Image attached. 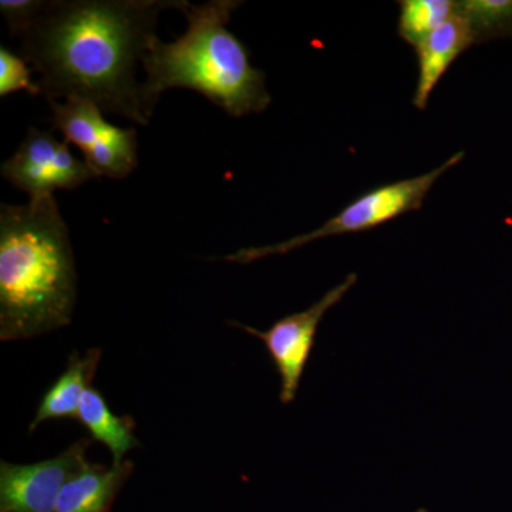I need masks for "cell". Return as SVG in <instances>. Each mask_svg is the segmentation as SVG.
<instances>
[{"label": "cell", "instance_id": "obj_11", "mask_svg": "<svg viewBox=\"0 0 512 512\" xmlns=\"http://www.w3.org/2000/svg\"><path fill=\"white\" fill-rule=\"evenodd\" d=\"M100 359V349L87 350L84 356L77 352L70 356L62 376L43 396L35 419L29 426L30 431H35L36 427L45 421L77 419L80 404L83 402L84 394L92 387Z\"/></svg>", "mask_w": 512, "mask_h": 512}, {"label": "cell", "instance_id": "obj_5", "mask_svg": "<svg viewBox=\"0 0 512 512\" xmlns=\"http://www.w3.org/2000/svg\"><path fill=\"white\" fill-rule=\"evenodd\" d=\"M52 123L64 141L82 151L84 161L99 177L123 180L138 164L137 131L114 126L92 101L50 100Z\"/></svg>", "mask_w": 512, "mask_h": 512}, {"label": "cell", "instance_id": "obj_15", "mask_svg": "<svg viewBox=\"0 0 512 512\" xmlns=\"http://www.w3.org/2000/svg\"><path fill=\"white\" fill-rule=\"evenodd\" d=\"M28 92L37 96L40 87L33 82L32 70L22 56L15 55L6 47H0V96L6 97L15 92Z\"/></svg>", "mask_w": 512, "mask_h": 512}, {"label": "cell", "instance_id": "obj_9", "mask_svg": "<svg viewBox=\"0 0 512 512\" xmlns=\"http://www.w3.org/2000/svg\"><path fill=\"white\" fill-rule=\"evenodd\" d=\"M473 45V33L466 18L458 12L457 2V12L414 47L419 69L416 92L413 96L416 109H426L431 94L451 64Z\"/></svg>", "mask_w": 512, "mask_h": 512}, {"label": "cell", "instance_id": "obj_16", "mask_svg": "<svg viewBox=\"0 0 512 512\" xmlns=\"http://www.w3.org/2000/svg\"><path fill=\"white\" fill-rule=\"evenodd\" d=\"M45 2L40 0H2L0 13L10 33L22 37L39 18Z\"/></svg>", "mask_w": 512, "mask_h": 512}, {"label": "cell", "instance_id": "obj_7", "mask_svg": "<svg viewBox=\"0 0 512 512\" xmlns=\"http://www.w3.org/2000/svg\"><path fill=\"white\" fill-rule=\"evenodd\" d=\"M2 177L30 200L55 197L59 190H76L97 178L86 161L49 131L30 127L16 153L2 164Z\"/></svg>", "mask_w": 512, "mask_h": 512}, {"label": "cell", "instance_id": "obj_8", "mask_svg": "<svg viewBox=\"0 0 512 512\" xmlns=\"http://www.w3.org/2000/svg\"><path fill=\"white\" fill-rule=\"evenodd\" d=\"M92 441H76L59 456L35 464H0L2 512H55L64 484L87 463Z\"/></svg>", "mask_w": 512, "mask_h": 512}, {"label": "cell", "instance_id": "obj_6", "mask_svg": "<svg viewBox=\"0 0 512 512\" xmlns=\"http://www.w3.org/2000/svg\"><path fill=\"white\" fill-rule=\"evenodd\" d=\"M356 282V274L346 276L345 281L330 289L322 299L313 303L311 308L276 320L268 330L254 329L238 322L232 323L264 342L268 355L274 362L279 379H281L279 400L282 404L295 402L303 372H305L309 357L315 348L316 333H318L323 316L333 306L342 302L346 293L356 285Z\"/></svg>", "mask_w": 512, "mask_h": 512}, {"label": "cell", "instance_id": "obj_12", "mask_svg": "<svg viewBox=\"0 0 512 512\" xmlns=\"http://www.w3.org/2000/svg\"><path fill=\"white\" fill-rule=\"evenodd\" d=\"M77 420L89 430L93 440L109 448L114 464L121 463L128 451L141 446L134 434V420L130 416L120 417L111 412L103 394L94 387L84 394Z\"/></svg>", "mask_w": 512, "mask_h": 512}, {"label": "cell", "instance_id": "obj_17", "mask_svg": "<svg viewBox=\"0 0 512 512\" xmlns=\"http://www.w3.org/2000/svg\"><path fill=\"white\" fill-rule=\"evenodd\" d=\"M417 512H426V511H424V510H420V511H417Z\"/></svg>", "mask_w": 512, "mask_h": 512}, {"label": "cell", "instance_id": "obj_2", "mask_svg": "<svg viewBox=\"0 0 512 512\" xmlns=\"http://www.w3.org/2000/svg\"><path fill=\"white\" fill-rule=\"evenodd\" d=\"M76 295L72 242L55 197L0 205V340L70 325Z\"/></svg>", "mask_w": 512, "mask_h": 512}, {"label": "cell", "instance_id": "obj_13", "mask_svg": "<svg viewBox=\"0 0 512 512\" xmlns=\"http://www.w3.org/2000/svg\"><path fill=\"white\" fill-rule=\"evenodd\" d=\"M399 6L397 32L413 47L457 12L456 0H400Z\"/></svg>", "mask_w": 512, "mask_h": 512}, {"label": "cell", "instance_id": "obj_3", "mask_svg": "<svg viewBox=\"0 0 512 512\" xmlns=\"http://www.w3.org/2000/svg\"><path fill=\"white\" fill-rule=\"evenodd\" d=\"M237 0H211L195 6L185 2L181 12L187 30L174 42L154 37L143 59L147 73L144 100L153 116L161 94L188 89L202 94L229 116L262 113L271 104L265 73L249 62V50L228 29Z\"/></svg>", "mask_w": 512, "mask_h": 512}, {"label": "cell", "instance_id": "obj_14", "mask_svg": "<svg viewBox=\"0 0 512 512\" xmlns=\"http://www.w3.org/2000/svg\"><path fill=\"white\" fill-rule=\"evenodd\" d=\"M458 12L470 26L474 45L512 37V0H458Z\"/></svg>", "mask_w": 512, "mask_h": 512}, {"label": "cell", "instance_id": "obj_4", "mask_svg": "<svg viewBox=\"0 0 512 512\" xmlns=\"http://www.w3.org/2000/svg\"><path fill=\"white\" fill-rule=\"evenodd\" d=\"M464 156H466L464 151H458L429 173L396 181V183L380 185V187L363 192L343 210H340L335 217L330 218L325 224L313 229L308 234L298 235V237L286 239L279 244L266 245V247L242 248L235 254L225 256L224 261L235 262V264H251L259 259L269 258V256L289 254V252L306 247L319 239L370 231V229L387 224V222L396 220L409 212L419 211L434 184L448 170L461 163Z\"/></svg>", "mask_w": 512, "mask_h": 512}, {"label": "cell", "instance_id": "obj_10", "mask_svg": "<svg viewBox=\"0 0 512 512\" xmlns=\"http://www.w3.org/2000/svg\"><path fill=\"white\" fill-rule=\"evenodd\" d=\"M131 461L111 464H86L66 484L57 500L55 512H109L114 498L133 473Z\"/></svg>", "mask_w": 512, "mask_h": 512}, {"label": "cell", "instance_id": "obj_1", "mask_svg": "<svg viewBox=\"0 0 512 512\" xmlns=\"http://www.w3.org/2000/svg\"><path fill=\"white\" fill-rule=\"evenodd\" d=\"M185 0H53L22 36L20 56L40 74L47 100L92 101L104 113L148 124L137 64L161 13Z\"/></svg>", "mask_w": 512, "mask_h": 512}]
</instances>
